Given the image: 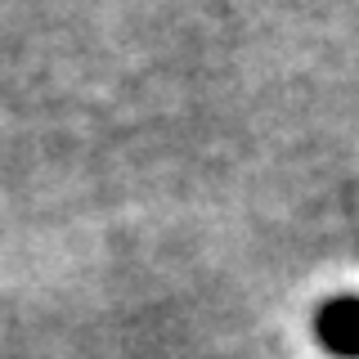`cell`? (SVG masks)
I'll return each instance as SVG.
<instances>
[{
	"instance_id": "obj_1",
	"label": "cell",
	"mask_w": 359,
	"mask_h": 359,
	"mask_svg": "<svg viewBox=\"0 0 359 359\" xmlns=\"http://www.w3.org/2000/svg\"><path fill=\"white\" fill-rule=\"evenodd\" d=\"M314 332L332 355L359 359V297H337L314 314Z\"/></svg>"
}]
</instances>
